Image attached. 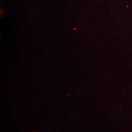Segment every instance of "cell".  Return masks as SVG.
<instances>
[{
	"label": "cell",
	"mask_w": 132,
	"mask_h": 132,
	"mask_svg": "<svg viewBox=\"0 0 132 132\" xmlns=\"http://www.w3.org/2000/svg\"></svg>",
	"instance_id": "1"
}]
</instances>
